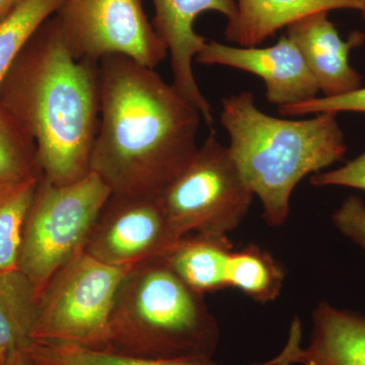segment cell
Returning a JSON list of instances; mask_svg holds the SVG:
<instances>
[{
    "mask_svg": "<svg viewBox=\"0 0 365 365\" xmlns=\"http://www.w3.org/2000/svg\"><path fill=\"white\" fill-rule=\"evenodd\" d=\"M311 182L314 187H348L365 191V151L339 169L313 175Z\"/></svg>",
    "mask_w": 365,
    "mask_h": 365,
    "instance_id": "obj_24",
    "label": "cell"
},
{
    "mask_svg": "<svg viewBox=\"0 0 365 365\" xmlns=\"http://www.w3.org/2000/svg\"><path fill=\"white\" fill-rule=\"evenodd\" d=\"M39 181L0 184V271L16 269L24 227Z\"/></svg>",
    "mask_w": 365,
    "mask_h": 365,
    "instance_id": "obj_20",
    "label": "cell"
},
{
    "mask_svg": "<svg viewBox=\"0 0 365 365\" xmlns=\"http://www.w3.org/2000/svg\"><path fill=\"white\" fill-rule=\"evenodd\" d=\"M100 125L91 160L111 195L157 198L191 162L201 113L172 83L128 57L98 63Z\"/></svg>",
    "mask_w": 365,
    "mask_h": 365,
    "instance_id": "obj_1",
    "label": "cell"
},
{
    "mask_svg": "<svg viewBox=\"0 0 365 365\" xmlns=\"http://www.w3.org/2000/svg\"><path fill=\"white\" fill-rule=\"evenodd\" d=\"M21 0H0V23L18 6Z\"/></svg>",
    "mask_w": 365,
    "mask_h": 365,
    "instance_id": "obj_26",
    "label": "cell"
},
{
    "mask_svg": "<svg viewBox=\"0 0 365 365\" xmlns=\"http://www.w3.org/2000/svg\"><path fill=\"white\" fill-rule=\"evenodd\" d=\"M285 277L282 264L257 245L232 251L228 258L227 287L241 290L255 302H274L279 297Z\"/></svg>",
    "mask_w": 365,
    "mask_h": 365,
    "instance_id": "obj_18",
    "label": "cell"
},
{
    "mask_svg": "<svg viewBox=\"0 0 365 365\" xmlns=\"http://www.w3.org/2000/svg\"><path fill=\"white\" fill-rule=\"evenodd\" d=\"M287 29L288 39L297 46L323 97H338L361 88V76L349 56L364 42V34L354 32L343 40L328 13L309 14Z\"/></svg>",
    "mask_w": 365,
    "mask_h": 365,
    "instance_id": "obj_12",
    "label": "cell"
},
{
    "mask_svg": "<svg viewBox=\"0 0 365 365\" xmlns=\"http://www.w3.org/2000/svg\"><path fill=\"white\" fill-rule=\"evenodd\" d=\"M220 340L204 294L188 287L165 258L137 264L120 283L108 351L136 359L208 361Z\"/></svg>",
    "mask_w": 365,
    "mask_h": 365,
    "instance_id": "obj_4",
    "label": "cell"
},
{
    "mask_svg": "<svg viewBox=\"0 0 365 365\" xmlns=\"http://www.w3.org/2000/svg\"><path fill=\"white\" fill-rule=\"evenodd\" d=\"M254 197L230 148L212 131L158 199L181 239L191 234L228 235L248 215Z\"/></svg>",
    "mask_w": 365,
    "mask_h": 365,
    "instance_id": "obj_7",
    "label": "cell"
},
{
    "mask_svg": "<svg viewBox=\"0 0 365 365\" xmlns=\"http://www.w3.org/2000/svg\"><path fill=\"white\" fill-rule=\"evenodd\" d=\"M131 268L107 265L85 252L74 257L38 299L31 343L107 349L115 297Z\"/></svg>",
    "mask_w": 365,
    "mask_h": 365,
    "instance_id": "obj_6",
    "label": "cell"
},
{
    "mask_svg": "<svg viewBox=\"0 0 365 365\" xmlns=\"http://www.w3.org/2000/svg\"><path fill=\"white\" fill-rule=\"evenodd\" d=\"M307 347H300L294 365H365V316L327 302L313 312Z\"/></svg>",
    "mask_w": 365,
    "mask_h": 365,
    "instance_id": "obj_14",
    "label": "cell"
},
{
    "mask_svg": "<svg viewBox=\"0 0 365 365\" xmlns=\"http://www.w3.org/2000/svg\"><path fill=\"white\" fill-rule=\"evenodd\" d=\"M43 176L35 141L0 104V184L39 181Z\"/></svg>",
    "mask_w": 365,
    "mask_h": 365,
    "instance_id": "obj_19",
    "label": "cell"
},
{
    "mask_svg": "<svg viewBox=\"0 0 365 365\" xmlns=\"http://www.w3.org/2000/svg\"><path fill=\"white\" fill-rule=\"evenodd\" d=\"M4 365H6V364H4Z\"/></svg>",
    "mask_w": 365,
    "mask_h": 365,
    "instance_id": "obj_29",
    "label": "cell"
},
{
    "mask_svg": "<svg viewBox=\"0 0 365 365\" xmlns=\"http://www.w3.org/2000/svg\"><path fill=\"white\" fill-rule=\"evenodd\" d=\"M365 0H237V13L225 36L240 47H257L282 28L317 13L333 9L362 11Z\"/></svg>",
    "mask_w": 365,
    "mask_h": 365,
    "instance_id": "obj_13",
    "label": "cell"
},
{
    "mask_svg": "<svg viewBox=\"0 0 365 365\" xmlns=\"http://www.w3.org/2000/svg\"><path fill=\"white\" fill-rule=\"evenodd\" d=\"M232 251L227 235L191 234L178 240L163 258L188 287L205 294L227 288V261Z\"/></svg>",
    "mask_w": 365,
    "mask_h": 365,
    "instance_id": "obj_15",
    "label": "cell"
},
{
    "mask_svg": "<svg viewBox=\"0 0 365 365\" xmlns=\"http://www.w3.org/2000/svg\"><path fill=\"white\" fill-rule=\"evenodd\" d=\"M332 220L341 234L365 250V204L361 198L348 197L334 212Z\"/></svg>",
    "mask_w": 365,
    "mask_h": 365,
    "instance_id": "obj_23",
    "label": "cell"
},
{
    "mask_svg": "<svg viewBox=\"0 0 365 365\" xmlns=\"http://www.w3.org/2000/svg\"><path fill=\"white\" fill-rule=\"evenodd\" d=\"M278 110L283 116H304L326 112L336 114L341 112L365 113V88L338 97H318L302 104L288 106Z\"/></svg>",
    "mask_w": 365,
    "mask_h": 365,
    "instance_id": "obj_22",
    "label": "cell"
},
{
    "mask_svg": "<svg viewBox=\"0 0 365 365\" xmlns=\"http://www.w3.org/2000/svg\"><path fill=\"white\" fill-rule=\"evenodd\" d=\"M37 295L18 270L0 271V352L23 351L31 343Z\"/></svg>",
    "mask_w": 365,
    "mask_h": 365,
    "instance_id": "obj_17",
    "label": "cell"
},
{
    "mask_svg": "<svg viewBox=\"0 0 365 365\" xmlns=\"http://www.w3.org/2000/svg\"><path fill=\"white\" fill-rule=\"evenodd\" d=\"M55 18L78 61L100 63L120 55L155 69L169 55L141 0H63Z\"/></svg>",
    "mask_w": 365,
    "mask_h": 365,
    "instance_id": "obj_8",
    "label": "cell"
},
{
    "mask_svg": "<svg viewBox=\"0 0 365 365\" xmlns=\"http://www.w3.org/2000/svg\"><path fill=\"white\" fill-rule=\"evenodd\" d=\"M158 197L111 195L93 223L83 252L116 267L165 256L178 241Z\"/></svg>",
    "mask_w": 365,
    "mask_h": 365,
    "instance_id": "obj_9",
    "label": "cell"
},
{
    "mask_svg": "<svg viewBox=\"0 0 365 365\" xmlns=\"http://www.w3.org/2000/svg\"><path fill=\"white\" fill-rule=\"evenodd\" d=\"M195 61L232 67L263 79L266 98L278 109L318 98L319 88L292 41L282 36L270 47H240L207 41Z\"/></svg>",
    "mask_w": 365,
    "mask_h": 365,
    "instance_id": "obj_10",
    "label": "cell"
},
{
    "mask_svg": "<svg viewBox=\"0 0 365 365\" xmlns=\"http://www.w3.org/2000/svg\"><path fill=\"white\" fill-rule=\"evenodd\" d=\"M111 191L91 173L68 185L43 176L24 227L16 269L39 299L52 278L83 252L91 227Z\"/></svg>",
    "mask_w": 365,
    "mask_h": 365,
    "instance_id": "obj_5",
    "label": "cell"
},
{
    "mask_svg": "<svg viewBox=\"0 0 365 365\" xmlns=\"http://www.w3.org/2000/svg\"><path fill=\"white\" fill-rule=\"evenodd\" d=\"M302 338L290 332L287 345L273 359L249 365H294ZM38 365H220L208 361H173L125 356L108 350H93L69 344L30 343L23 351Z\"/></svg>",
    "mask_w": 365,
    "mask_h": 365,
    "instance_id": "obj_16",
    "label": "cell"
},
{
    "mask_svg": "<svg viewBox=\"0 0 365 365\" xmlns=\"http://www.w3.org/2000/svg\"><path fill=\"white\" fill-rule=\"evenodd\" d=\"M153 26L168 48L173 72L172 85L201 113L209 127L215 123L213 110L197 83L193 63L207 40L196 33V19L205 11H216L228 20L237 13V0H153Z\"/></svg>",
    "mask_w": 365,
    "mask_h": 365,
    "instance_id": "obj_11",
    "label": "cell"
},
{
    "mask_svg": "<svg viewBox=\"0 0 365 365\" xmlns=\"http://www.w3.org/2000/svg\"><path fill=\"white\" fill-rule=\"evenodd\" d=\"M63 0H21L0 23V83L14 59Z\"/></svg>",
    "mask_w": 365,
    "mask_h": 365,
    "instance_id": "obj_21",
    "label": "cell"
},
{
    "mask_svg": "<svg viewBox=\"0 0 365 365\" xmlns=\"http://www.w3.org/2000/svg\"><path fill=\"white\" fill-rule=\"evenodd\" d=\"M7 357H9L7 355L0 352V365H4L6 364Z\"/></svg>",
    "mask_w": 365,
    "mask_h": 365,
    "instance_id": "obj_27",
    "label": "cell"
},
{
    "mask_svg": "<svg viewBox=\"0 0 365 365\" xmlns=\"http://www.w3.org/2000/svg\"><path fill=\"white\" fill-rule=\"evenodd\" d=\"M6 365H38L29 359L25 353L21 351H16L11 353L7 357Z\"/></svg>",
    "mask_w": 365,
    "mask_h": 365,
    "instance_id": "obj_25",
    "label": "cell"
},
{
    "mask_svg": "<svg viewBox=\"0 0 365 365\" xmlns=\"http://www.w3.org/2000/svg\"><path fill=\"white\" fill-rule=\"evenodd\" d=\"M0 104L35 141L46 179L68 185L91 174L100 125V67L72 57L55 16L9 67L0 83Z\"/></svg>",
    "mask_w": 365,
    "mask_h": 365,
    "instance_id": "obj_2",
    "label": "cell"
},
{
    "mask_svg": "<svg viewBox=\"0 0 365 365\" xmlns=\"http://www.w3.org/2000/svg\"><path fill=\"white\" fill-rule=\"evenodd\" d=\"M362 14H364V18H365V6L364 11H362Z\"/></svg>",
    "mask_w": 365,
    "mask_h": 365,
    "instance_id": "obj_28",
    "label": "cell"
},
{
    "mask_svg": "<svg viewBox=\"0 0 365 365\" xmlns=\"http://www.w3.org/2000/svg\"><path fill=\"white\" fill-rule=\"evenodd\" d=\"M337 115L279 119L261 111L250 91L223 98L220 122L230 137L228 148L271 227L287 222L302 180L344 158L347 148Z\"/></svg>",
    "mask_w": 365,
    "mask_h": 365,
    "instance_id": "obj_3",
    "label": "cell"
}]
</instances>
